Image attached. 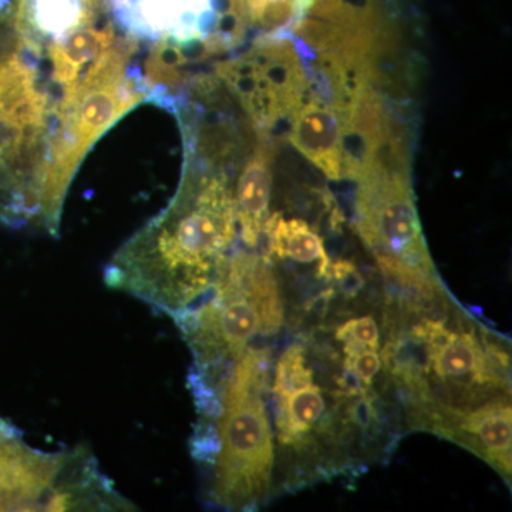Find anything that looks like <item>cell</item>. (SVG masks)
Masks as SVG:
<instances>
[{
	"mask_svg": "<svg viewBox=\"0 0 512 512\" xmlns=\"http://www.w3.org/2000/svg\"><path fill=\"white\" fill-rule=\"evenodd\" d=\"M382 329L387 392L402 406L407 430L511 394L510 342L464 311L443 282L387 288Z\"/></svg>",
	"mask_w": 512,
	"mask_h": 512,
	"instance_id": "obj_2",
	"label": "cell"
},
{
	"mask_svg": "<svg viewBox=\"0 0 512 512\" xmlns=\"http://www.w3.org/2000/svg\"><path fill=\"white\" fill-rule=\"evenodd\" d=\"M237 241L227 175L185 157L173 197L117 249L104 282L173 318L207 293Z\"/></svg>",
	"mask_w": 512,
	"mask_h": 512,
	"instance_id": "obj_3",
	"label": "cell"
},
{
	"mask_svg": "<svg viewBox=\"0 0 512 512\" xmlns=\"http://www.w3.org/2000/svg\"><path fill=\"white\" fill-rule=\"evenodd\" d=\"M271 367L268 343L245 350L218 387L214 414L195 426L192 457L208 471L211 503L225 511H255L274 495Z\"/></svg>",
	"mask_w": 512,
	"mask_h": 512,
	"instance_id": "obj_4",
	"label": "cell"
},
{
	"mask_svg": "<svg viewBox=\"0 0 512 512\" xmlns=\"http://www.w3.org/2000/svg\"><path fill=\"white\" fill-rule=\"evenodd\" d=\"M328 284L335 291L336 298L340 296L342 302H349L363 292L366 279L355 262L350 259H338L330 264Z\"/></svg>",
	"mask_w": 512,
	"mask_h": 512,
	"instance_id": "obj_14",
	"label": "cell"
},
{
	"mask_svg": "<svg viewBox=\"0 0 512 512\" xmlns=\"http://www.w3.org/2000/svg\"><path fill=\"white\" fill-rule=\"evenodd\" d=\"M272 147L265 141H259L255 153L248 163L242 165L237 184L232 188L237 214L238 238L245 249L261 245L262 234L268 221L271 208L272 185Z\"/></svg>",
	"mask_w": 512,
	"mask_h": 512,
	"instance_id": "obj_11",
	"label": "cell"
},
{
	"mask_svg": "<svg viewBox=\"0 0 512 512\" xmlns=\"http://www.w3.org/2000/svg\"><path fill=\"white\" fill-rule=\"evenodd\" d=\"M421 431L453 441L476 454L511 487V394L494 397L470 409L441 413L427 421Z\"/></svg>",
	"mask_w": 512,
	"mask_h": 512,
	"instance_id": "obj_9",
	"label": "cell"
},
{
	"mask_svg": "<svg viewBox=\"0 0 512 512\" xmlns=\"http://www.w3.org/2000/svg\"><path fill=\"white\" fill-rule=\"evenodd\" d=\"M285 318L274 264L252 249H235L207 293L173 316L194 357L190 389L215 392L245 350L278 336Z\"/></svg>",
	"mask_w": 512,
	"mask_h": 512,
	"instance_id": "obj_5",
	"label": "cell"
},
{
	"mask_svg": "<svg viewBox=\"0 0 512 512\" xmlns=\"http://www.w3.org/2000/svg\"><path fill=\"white\" fill-rule=\"evenodd\" d=\"M289 36L265 35L245 55L217 67L218 77L258 128L271 130L292 116L309 90L302 57Z\"/></svg>",
	"mask_w": 512,
	"mask_h": 512,
	"instance_id": "obj_8",
	"label": "cell"
},
{
	"mask_svg": "<svg viewBox=\"0 0 512 512\" xmlns=\"http://www.w3.org/2000/svg\"><path fill=\"white\" fill-rule=\"evenodd\" d=\"M262 239L266 242L269 261H291L312 268L316 281L328 285L330 261L325 241L318 231L301 218H285L281 212L269 215Z\"/></svg>",
	"mask_w": 512,
	"mask_h": 512,
	"instance_id": "obj_12",
	"label": "cell"
},
{
	"mask_svg": "<svg viewBox=\"0 0 512 512\" xmlns=\"http://www.w3.org/2000/svg\"><path fill=\"white\" fill-rule=\"evenodd\" d=\"M355 228L392 289L441 284L406 167L376 165L357 178Z\"/></svg>",
	"mask_w": 512,
	"mask_h": 512,
	"instance_id": "obj_7",
	"label": "cell"
},
{
	"mask_svg": "<svg viewBox=\"0 0 512 512\" xmlns=\"http://www.w3.org/2000/svg\"><path fill=\"white\" fill-rule=\"evenodd\" d=\"M348 318L332 323V325H319L336 342H356L367 348L379 350L382 348L383 329L382 312L379 318L375 313H346Z\"/></svg>",
	"mask_w": 512,
	"mask_h": 512,
	"instance_id": "obj_13",
	"label": "cell"
},
{
	"mask_svg": "<svg viewBox=\"0 0 512 512\" xmlns=\"http://www.w3.org/2000/svg\"><path fill=\"white\" fill-rule=\"evenodd\" d=\"M89 448L43 451L0 417V511H127Z\"/></svg>",
	"mask_w": 512,
	"mask_h": 512,
	"instance_id": "obj_6",
	"label": "cell"
},
{
	"mask_svg": "<svg viewBox=\"0 0 512 512\" xmlns=\"http://www.w3.org/2000/svg\"><path fill=\"white\" fill-rule=\"evenodd\" d=\"M274 495L357 473L389 446L384 434L393 406L346 372L338 346L313 329L282 350L271 373Z\"/></svg>",
	"mask_w": 512,
	"mask_h": 512,
	"instance_id": "obj_1",
	"label": "cell"
},
{
	"mask_svg": "<svg viewBox=\"0 0 512 512\" xmlns=\"http://www.w3.org/2000/svg\"><path fill=\"white\" fill-rule=\"evenodd\" d=\"M291 143L329 180L343 174V110L319 97L303 99L291 116Z\"/></svg>",
	"mask_w": 512,
	"mask_h": 512,
	"instance_id": "obj_10",
	"label": "cell"
}]
</instances>
